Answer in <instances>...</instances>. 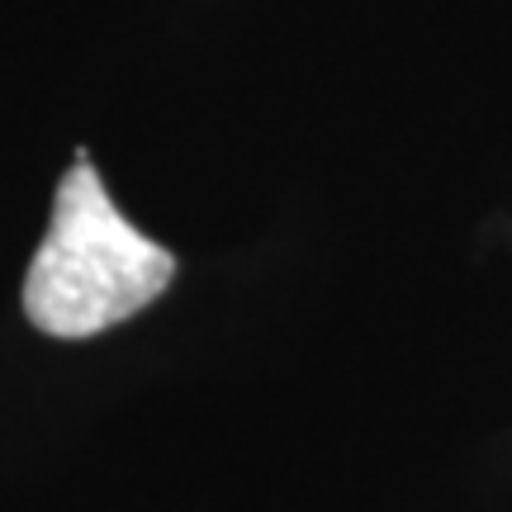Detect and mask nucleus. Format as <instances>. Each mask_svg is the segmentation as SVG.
Listing matches in <instances>:
<instances>
[{
	"instance_id": "nucleus-1",
	"label": "nucleus",
	"mask_w": 512,
	"mask_h": 512,
	"mask_svg": "<svg viewBox=\"0 0 512 512\" xmlns=\"http://www.w3.org/2000/svg\"><path fill=\"white\" fill-rule=\"evenodd\" d=\"M176 280V256L114 209L86 152L57 185L48 238L24 275V318L48 337L81 342L143 313Z\"/></svg>"
}]
</instances>
